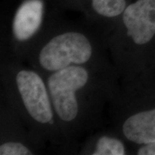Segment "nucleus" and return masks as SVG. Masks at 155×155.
<instances>
[{
  "instance_id": "1",
  "label": "nucleus",
  "mask_w": 155,
  "mask_h": 155,
  "mask_svg": "<svg viewBox=\"0 0 155 155\" xmlns=\"http://www.w3.org/2000/svg\"><path fill=\"white\" fill-rule=\"evenodd\" d=\"M89 75L84 68L73 65L55 71L48 78L50 98L59 119L69 123L77 117L76 93L88 83Z\"/></svg>"
},
{
  "instance_id": "2",
  "label": "nucleus",
  "mask_w": 155,
  "mask_h": 155,
  "mask_svg": "<svg viewBox=\"0 0 155 155\" xmlns=\"http://www.w3.org/2000/svg\"><path fill=\"white\" fill-rule=\"evenodd\" d=\"M92 53L91 44L84 35L68 32L54 37L45 45L38 60L42 68L55 72L70 65L86 63Z\"/></svg>"
},
{
  "instance_id": "3",
  "label": "nucleus",
  "mask_w": 155,
  "mask_h": 155,
  "mask_svg": "<svg viewBox=\"0 0 155 155\" xmlns=\"http://www.w3.org/2000/svg\"><path fill=\"white\" fill-rule=\"evenodd\" d=\"M17 89L29 115L40 124H50L53 118L48 89L38 73L22 70L16 77Z\"/></svg>"
},
{
  "instance_id": "4",
  "label": "nucleus",
  "mask_w": 155,
  "mask_h": 155,
  "mask_svg": "<svg viewBox=\"0 0 155 155\" xmlns=\"http://www.w3.org/2000/svg\"><path fill=\"white\" fill-rule=\"evenodd\" d=\"M123 22L127 35L137 45L148 43L155 35V0H137L126 7Z\"/></svg>"
},
{
  "instance_id": "5",
  "label": "nucleus",
  "mask_w": 155,
  "mask_h": 155,
  "mask_svg": "<svg viewBox=\"0 0 155 155\" xmlns=\"http://www.w3.org/2000/svg\"><path fill=\"white\" fill-rule=\"evenodd\" d=\"M43 4L40 0H29L17 11L13 21V33L17 40L25 41L32 38L41 25Z\"/></svg>"
},
{
  "instance_id": "6",
  "label": "nucleus",
  "mask_w": 155,
  "mask_h": 155,
  "mask_svg": "<svg viewBox=\"0 0 155 155\" xmlns=\"http://www.w3.org/2000/svg\"><path fill=\"white\" fill-rule=\"evenodd\" d=\"M128 140L139 144L155 141V108L129 116L122 127Z\"/></svg>"
},
{
  "instance_id": "7",
  "label": "nucleus",
  "mask_w": 155,
  "mask_h": 155,
  "mask_svg": "<svg viewBox=\"0 0 155 155\" xmlns=\"http://www.w3.org/2000/svg\"><path fill=\"white\" fill-rule=\"evenodd\" d=\"M94 10L98 14L107 17L121 15L126 9L125 0H92Z\"/></svg>"
},
{
  "instance_id": "8",
  "label": "nucleus",
  "mask_w": 155,
  "mask_h": 155,
  "mask_svg": "<svg viewBox=\"0 0 155 155\" xmlns=\"http://www.w3.org/2000/svg\"><path fill=\"white\" fill-rule=\"evenodd\" d=\"M124 145L121 141L108 137H102L96 144L93 154L94 155H124Z\"/></svg>"
},
{
  "instance_id": "9",
  "label": "nucleus",
  "mask_w": 155,
  "mask_h": 155,
  "mask_svg": "<svg viewBox=\"0 0 155 155\" xmlns=\"http://www.w3.org/2000/svg\"><path fill=\"white\" fill-rule=\"evenodd\" d=\"M1 155H30L32 154L30 150L20 142L8 141L0 146Z\"/></svg>"
},
{
  "instance_id": "10",
  "label": "nucleus",
  "mask_w": 155,
  "mask_h": 155,
  "mask_svg": "<svg viewBox=\"0 0 155 155\" xmlns=\"http://www.w3.org/2000/svg\"><path fill=\"white\" fill-rule=\"evenodd\" d=\"M139 155H155V141L144 144L138 150Z\"/></svg>"
}]
</instances>
